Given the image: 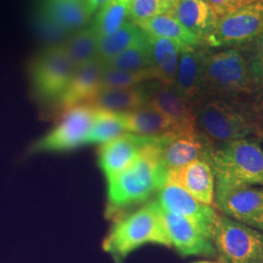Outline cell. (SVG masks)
<instances>
[{
    "label": "cell",
    "mask_w": 263,
    "mask_h": 263,
    "mask_svg": "<svg viewBox=\"0 0 263 263\" xmlns=\"http://www.w3.org/2000/svg\"><path fill=\"white\" fill-rule=\"evenodd\" d=\"M167 137L145 146L126 169L106 180L107 219L114 220L133 208L148 202L167 183L169 171L162 157Z\"/></svg>",
    "instance_id": "obj_1"
},
{
    "label": "cell",
    "mask_w": 263,
    "mask_h": 263,
    "mask_svg": "<svg viewBox=\"0 0 263 263\" xmlns=\"http://www.w3.org/2000/svg\"><path fill=\"white\" fill-rule=\"evenodd\" d=\"M146 244L172 248L156 199L112 220L102 246L113 262L124 263L133 252Z\"/></svg>",
    "instance_id": "obj_2"
},
{
    "label": "cell",
    "mask_w": 263,
    "mask_h": 263,
    "mask_svg": "<svg viewBox=\"0 0 263 263\" xmlns=\"http://www.w3.org/2000/svg\"><path fill=\"white\" fill-rule=\"evenodd\" d=\"M208 161L217 186H263V149L254 139H242L211 147Z\"/></svg>",
    "instance_id": "obj_3"
},
{
    "label": "cell",
    "mask_w": 263,
    "mask_h": 263,
    "mask_svg": "<svg viewBox=\"0 0 263 263\" xmlns=\"http://www.w3.org/2000/svg\"><path fill=\"white\" fill-rule=\"evenodd\" d=\"M76 70L62 44L40 52L31 61L28 71L34 99L56 110Z\"/></svg>",
    "instance_id": "obj_4"
},
{
    "label": "cell",
    "mask_w": 263,
    "mask_h": 263,
    "mask_svg": "<svg viewBox=\"0 0 263 263\" xmlns=\"http://www.w3.org/2000/svg\"><path fill=\"white\" fill-rule=\"evenodd\" d=\"M198 133L211 145L247 139L258 132V127L245 113L224 102L214 101L195 113Z\"/></svg>",
    "instance_id": "obj_5"
},
{
    "label": "cell",
    "mask_w": 263,
    "mask_h": 263,
    "mask_svg": "<svg viewBox=\"0 0 263 263\" xmlns=\"http://www.w3.org/2000/svg\"><path fill=\"white\" fill-rule=\"evenodd\" d=\"M95 112L96 108L88 104H78L63 111L56 126L29 145L28 155L65 153L83 146L92 128Z\"/></svg>",
    "instance_id": "obj_6"
},
{
    "label": "cell",
    "mask_w": 263,
    "mask_h": 263,
    "mask_svg": "<svg viewBox=\"0 0 263 263\" xmlns=\"http://www.w3.org/2000/svg\"><path fill=\"white\" fill-rule=\"evenodd\" d=\"M213 244L226 263H263V232L218 215Z\"/></svg>",
    "instance_id": "obj_7"
},
{
    "label": "cell",
    "mask_w": 263,
    "mask_h": 263,
    "mask_svg": "<svg viewBox=\"0 0 263 263\" xmlns=\"http://www.w3.org/2000/svg\"><path fill=\"white\" fill-rule=\"evenodd\" d=\"M253 77L242 54L229 49L207 56L204 88L222 94H241L251 90Z\"/></svg>",
    "instance_id": "obj_8"
},
{
    "label": "cell",
    "mask_w": 263,
    "mask_h": 263,
    "mask_svg": "<svg viewBox=\"0 0 263 263\" xmlns=\"http://www.w3.org/2000/svg\"><path fill=\"white\" fill-rule=\"evenodd\" d=\"M262 29L263 1H258L218 18L204 41L212 47L235 45L257 37Z\"/></svg>",
    "instance_id": "obj_9"
},
{
    "label": "cell",
    "mask_w": 263,
    "mask_h": 263,
    "mask_svg": "<svg viewBox=\"0 0 263 263\" xmlns=\"http://www.w3.org/2000/svg\"><path fill=\"white\" fill-rule=\"evenodd\" d=\"M215 197L226 216L263 232V188L216 185Z\"/></svg>",
    "instance_id": "obj_10"
},
{
    "label": "cell",
    "mask_w": 263,
    "mask_h": 263,
    "mask_svg": "<svg viewBox=\"0 0 263 263\" xmlns=\"http://www.w3.org/2000/svg\"><path fill=\"white\" fill-rule=\"evenodd\" d=\"M156 200L163 210L186 218L212 240L218 216L212 206L201 203L183 188L173 183H166L161 188Z\"/></svg>",
    "instance_id": "obj_11"
},
{
    "label": "cell",
    "mask_w": 263,
    "mask_h": 263,
    "mask_svg": "<svg viewBox=\"0 0 263 263\" xmlns=\"http://www.w3.org/2000/svg\"><path fill=\"white\" fill-rule=\"evenodd\" d=\"M90 17L86 0H41L38 23L51 35H65L83 28Z\"/></svg>",
    "instance_id": "obj_12"
},
{
    "label": "cell",
    "mask_w": 263,
    "mask_h": 263,
    "mask_svg": "<svg viewBox=\"0 0 263 263\" xmlns=\"http://www.w3.org/2000/svg\"><path fill=\"white\" fill-rule=\"evenodd\" d=\"M161 138L125 133L112 141L101 144L98 151V166L108 180L126 169L145 146Z\"/></svg>",
    "instance_id": "obj_13"
},
{
    "label": "cell",
    "mask_w": 263,
    "mask_h": 263,
    "mask_svg": "<svg viewBox=\"0 0 263 263\" xmlns=\"http://www.w3.org/2000/svg\"><path fill=\"white\" fill-rule=\"evenodd\" d=\"M148 105L164 114L175 127L176 136L198 133L195 113L189 102L180 97L174 86L158 84L152 86Z\"/></svg>",
    "instance_id": "obj_14"
},
{
    "label": "cell",
    "mask_w": 263,
    "mask_h": 263,
    "mask_svg": "<svg viewBox=\"0 0 263 263\" xmlns=\"http://www.w3.org/2000/svg\"><path fill=\"white\" fill-rule=\"evenodd\" d=\"M162 218L171 246L183 256L213 255L216 248L197 227L182 216L167 212L161 208Z\"/></svg>",
    "instance_id": "obj_15"
},
{
    "label": "cell",
    "mask_w": 263,
    "mask_h": 263,
    "mask_svg": "<svg viewBox=\"0 0 263 263\" xmlns=\"http://www.w3.org/2000/svg\"><path fill=\"white\" fill-rule=\"evenodd\" d=\"M167 183H173L206 205H213L216 179L208 160H195L179 169L169 171Z\"/></svg>",
    "instance_id": "obj_16"
},
{
    "label": "cell",
    "mask_w": 263,
    "mask_h": 263,
    "mask_svg": "<svg viewBox=\"0 0 263 263\" xmlns=\"http://www.w3.org/2000/svg\"><path fill=\"white\" fill-rule=\"evenodd\" d=\"M104 63L96 59L89 64L76 68L66 92L57 105V112H63L78 104H84L100 91V82Z\"/></svg>",
    "instance_id": "obj_17"
},
{
    "label": "cell",
    "mask_w": 263,
    "mask_h": 263,
    "mask_svg": "<svg viewBox=\"0 0 263 263\" xmlns=\"http://www.w3.org/2000/svg\"><path fill=\"white\" fill-rule=\"evenodd\" d=\"M211 147L199 133L169 136L163 144L162 157L168 171H172L195 160H208Z\"/></svg>",
    "instance_id": "obj_18"
},
{
    "label": "cell",
    "mask_w": 263,
    "mask_h": 263,
    "mask_svg": "<svg viewBox=\"0 0 263 263\" xmlns=\"http://www.w3.org/2000/svg\"><path fill=\"white\" fill-rule=\"evenodd\" d=\"M151 89L152 86L141 84L124 89L101 90L84 104L112 112H129L148 104Z\"/></svg>",
    "instance_id": "obj_19"
},
{
    "label": "cell",
    "mask_w": 263,
    "mask_h": 263,
    "mask_svg": "<svg viewBox=\"0 0 263 263\" xmlns=\"http://www.w3.org/2000/svg\"><path fill=\"white\" fill-rule=\"evenodd\" d=\"M207 56L195 50L181 52L179 55L174 88L189 102L204 88V68Z\"/></svg>",
    "instance_id": "obj_20"
},
{
    "label": "cell",
    "mask_w": 263,
    "mask_h": 263,
    "mask_svg": "<svg viewBox=\"0 0 263 263\" xmlns=\"http://www.w3.org/2000/svg\"><path fill=\"white\" fill-rule=\"evenodd\" d=\"M171 14L201 41L214 29L218 20L208 0H179Z\"/></svg>",
    "instance_id": "obj_21"
},
{
    "label": "cell",
    "mask_w": 263,
    "mask_h": 263,
    "mask_svg": "<svg viewBox=\"0 0 263 263\" xmlns=\"http://www.w3.org/2000/svg\"><path fill=\"white\" fill-rule=\"evenodd\" d=\"M120 115L127 133L144 137L176 136L175 127L169 119L148 104Z\"/></svg>",
    "instance_id": "obj_22"
},
{
    "label": "cell",
    "mask_w": 263,
    "mask_h": 263,
    "mask_svg": "<svg viewBox=\"0 0 263 263\" xmlns=\"http://www.w3.org/2000/svg\"><path fill=\"white\" fill-rule=\"evenodd\" d=\"M136 25L148 35L166 38L178 43L182 52L195 50L201 43V40L184 28L173 14L159 15Z\"/></svg>",
    "instance_id": "obj_23"
},
{
    "label": "cell",
    "mask_w": 263,
    "mask_h": 263,
    "mask_svg": "<svg viewBox=\"0 0 263 263\" xmlns=\"http://www.w3.org/2000/svg\"><path fill=\"white\" fill-rule=\"evenodd\" d=\"M147 36L151 45L152 67L158 76L159 82L173 86L182 48L170 39L151 36L148 34Z\"/></svg>",
    "instance_id": "obj_24"
},
{
    "label": "cell",
    "mask_w": 263,
    "mask_h": 263,
    "mask_svg": "<svg viewBox=\"0 0 263 263\" xmlns=\"http://www.w3.org/2000/svg\"><path fill=\"white\" fill-rule=\"evenodd\" d=\"M146 39V33L135 23L126 22L112 34L98 39V58L106 63L132 45Z\"/></svg>",
    "instance_id": "obj_25"
},
{
    "label": "cell",
    "mask_w": 263,
    "mask_h": 263,
    "mask_svg": "<svg viewBox=\"0 0 263 263\" xmlns=\"http://www.w3.org/2000/svg\"><path fill=\"white\" fill-rule=\"evenodd\" d=\"M62 45L76 68L98 59V36L93 27L78 30Z\"/></svg>",
    "instance_id": "obj_26"
},
{
    "label": "cell",
    "mask_w": 263,
    "mask_h": 263,
    "mask_svg": "<svg viewBox=\"0 0 263 263\" xmlns=\"http://www.w3.org/2000/svg\"><path fill=\"white\" fill-rule=\"evenodd\" d=\"M127 133L120 113L97 109L86 144H104Z\"/></svg>",
    "instance_id": "obj_27"
},
{
    "label": "cell",
    "mask_w": 263,
    "mask_h": 263,
    "mask_svg": "<svg viewBox=\"0 0 263 263\" xmlns=\"http://www.w3.org/2000/svg\"><path fill=\"white\" fill-rule=\"evenodd\" d=\"M151 80L159 81L158 76L153 67L141 70H122L104 66L100 82V91L130 88Z\"/></svg>",
    "instance_id": "obj_28"
},
{
    "label": "cell",
    "mask_w": 263,
    "mask_h": 263,
    "mask_svg": "<svg viewBox=\"0 0 263 263\" xmlns=\"http://www.w3.org/2000/svg\"><path fill=\"white\" fill-rule=\"evenodd\" d=\"M100 8L92 26L98 39L110 35L121 28L130 12L129 6L115 0H106Z\"/></svg>",
    "instance_id": "obj_29"
},
{
    "label": "cell",
    "mask_w": 263,
    "mask_h": 263,
    "mask_svg": "<svg viewBox=\"0 0 263 263\" xmlns=\"http://www.w3.org/2000/svg\"><path fill=\"white\" fill-rule=\"evenodd\" d=\"M104 66L122 70H141L151 68L152 58L148 36L146 40L132 45L119 55L104 63Z\"/></svg>",
    "instance_id": "obj_30"
},
{
    "label": "cell",
    "mask_w": 263,
    "mask_h": 263,
    "mask_svg": "<svg viewBox=\"0 0 263 263\" xmlns=\"http://www.w3.org/2000/svg\"><path fill=\"white\" fill-rule=\"evenodd\" d=\"M175 6L176 3L172 0H133L129 18L136 24L163 14H171Z\"/></svg>",
    "instance_id": "obj_31"
},
{
    "label": "cell",
    "mask_w": 263,
    "mask_h": 263,
    "mask_svg": "<svg viewBox=\"0 0 263 263\" xmlns=\"http://www.w3.org/2000/svg\"><path fill=\"white\" fill-rule=\"evenodd\" d=\"M218 18L262 0H208Z\"/></svg>",
    "instance_id": "obj_32"
},
{
    "label": "cell",
    "mask_w": 263,
    "mask_h": 263,
    "mask_svg": "<svg viewBox=\"0 0 263 263\" xmlns=\"http://www.w3.org/2000/svg\"><path fill=\"white\" fill-rule=\"evenodd\" d=\"M256 38L257 40L251 65V73L254 82L263 88V29Z\"/></svg>",
    "instance_id": "obj_33"
},
{
    "label": "cell",
    "mask_w": 263,
    "mask_h": 263,
    "mask_svg": "<svg viewBox=\"0 0 263 263\" xmlns=\"http://www.w3.org/2000/svg\"><path fill=\"white\" fill-rule=\"evenodd\" d=\"M105 1L106 0H86L87 8H88L90 15H92L93 13H95V11L98 9V8H100Z\"/></svg>",
    "instance_id": "obj_34"
},
{
    "label": "cell",
    "mask_w": 263,
    "mask_h": 263,
    "mask_svg": "<svg viewBox=\"0 0 263 263\" xmlns=\"http://www.w3.org/2000/svg\"><path fill=\"white\" fill-rule=\"evenodd\" d=\"M115 1L120 2V3L125 4V5H127V6H129V7H130V5H131L132 1H133V0H115Z\"/></svg>",
    "instance_id": "obj_35"
},
{
    "label": "cell",
    "mask_w": 263,
    "mask_h": 263,
    "mask_svg": "<svg viewBox=\"0 0 263 263\" xmlns=\"http://www.w3.org/2000/svg\"><path fill=\"white\" fill-rule=\"evenodd\" d=\"M194 263H218V262H212V261H197Z\"/></svg>",
    "instance_id": "obj_36"
},
{
    "label": "cell",
    "mask_w": 263,
    "mask_h": 263,
    "mask_svg": "<svg viewBox=\"0 0 263 263\" xmlns=\"http://www.w3.org/2000/svg\"><path fill=\"white\" fill-rule=\"evenodd\" d=\"M172 1H174V2H175V3H176V4H177V3H178V2H179V0H172Z\"/></svg>",
    "instance_id": "obj_37"
}]
</instances>
